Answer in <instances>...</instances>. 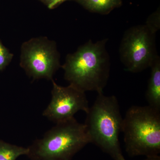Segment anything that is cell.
<instances>
[{
  "mask_svg": "<svg viewBox=\"0 0 160 160\" xmlns=\"http://www.w3.org/2000/svg\"><path fill=\"white\" fill-rule=\"evenodd\" d=\"M122 132L129 156H158L160 152V111L149 106H131L123 118Z\"/></svg>",
  "mask_w": 160,
  "mask_h": 160,
  "instance_id": "obj_4",
  "label": "cell"
},
{
  "mask_svg": "<svg viewBox=\"0 0 160 160\" xmlns=\"http://www.w3.org/2000/svg\"><path fill=\"white\" fill-rule=\"evenodd\" d=\"M146 25L152 32L156 33L160 28L159 12L157 11L152 14L146 21Z\"/></svg>",
  "mask_w": 160,
  "mask_h": 160,
  "instance_id": "obj_12",
  "label": "cell"
},
{
  "mask_svg": "<svg viewBox=\"0 0 160 160\" xmlns=\"http://www.w3.org/2000/svg\"><path fill=\"white\" fill-rule=\"evenodd\" d=\"M90 139L84 124L74 118L61 122L28 147L31 160H71Z\"/></svg>",
  "mask_w": 160,
  "mask_h": 160,
  "instance_id": "obj_3",
  "label": "cell"
},
{
  "mask_svg": "<svg viewBox=\"0 0 160 160\" xmlns=\"http://www.w3.org/2000/svg\"><path fill=\"white\" fill-rule=\"evenodd\" d=\"M123 160H126L124 159ZM145 160H160V157L159 156H158L152 157H148Z\"/></svg>",
  "mask_w": 160,
  "mask_h": 160,
  "instance_id": "obj_14",
  "label": "cell"
},
{
  "mask_svg": "<svg viewBox=\"0 0 160 160\" xmlns=\"http://www.w3.org/2000/svg\"><path fill=\"white\" fill-rule=\"evenodd\" d=\"M155 36L146 24L133 26L125 32L119 51L126 71L138 72L150 68L159 56Z\"/></svg>",
  "mask_w": 160,
  "mask_h": 160,
  "instance_id": "obj_5",
  "label": "cell"
},
{
  "mask_svg": "<svg viewBox=\"0 0 160 160\" xmlns=\"http://www.w3.org/2000/svg\"><path fill=\"white\" fill-rule=\"evenodd\" d=\"M108 39L93 42L91 40L68 54L62 67L64 78L84 92L102 93L108 82L110 61L106 48Z\"/></svg>",
  "mask_w": 160,
  "mask_h": 160,
  "instance_id": "obj_1",
  "label": "cell"
},
{
  "mask_svg": "<svg viewBox=\"0 0 160 160\" xmlns=\"http://www.w3.org/2000/svg\"><path fill=\"white\" fill-rule=\"evenodd\" d=\"M151 75L146 93L148 106L160 111V58H157L150 67Z\"/></svg>",
  "mask_w": 160,
  "mask_h": 160,
  "instance_id": "obj_8",
  "label": "cell"
},
{
  "mask_svg": "<svg viewBox=\"0 0 160 160\" xmlns=\"http://www.w3.org/2000/svg\"><path fill=\"white\" fill-rule=\"evenodd\" d=\"M51 102L43 115L56 124L74 118L78 112H88L89 106L85 92L71 85L64 87L53 80Z\"/></svg>",
  "mask_w": 160,
  "mask_h": 160,
  "instance_id": "obj_7",
  "label": "cell"
},
{
  "mask_svg": "<svg viewBox=\"0 0 160 160\" xmlns=\"http://www.w3.org/2000/svg\"><path fill=\"white\" fill-rule=\"evenodd\" d=\"M59 58L55 42L45 38H32L22 46L20 66L34 79L52 80L60 67Z\"/></svg>",
  "mask_w": 160,
  "mask_h": 160,
  "instance_id": "obj_6",
  "label": "cell"
},
{
  "mask_svg": "<svg viewBox=\"0 0 160 160\" xmlns=\"http://www.w3.org/2000/svg\"><path fill=\"white\" fill-rule=\"evenodd\" d=\"M40 1L46 4L49 9H52L58 6L61 3L69 0H40Z\"/></svg>",
  "mask_w": 160,
  "mask_h": 160,
  "instance_id": "obj_13",
  "label": "cell"
},
{
  "mask_svg": "<svg viewBox=\"0 0 160 160\" xmlns=\"http://www.w3.org/2000/svg\"><path fill=\"white\" fill-rule=\"evenodd\" d=\"M28 148L12 145L0 140V160H16L22 155H27Z\"/></svg>",
  "mask_w": 160,
  "mask_h": 160,
  "instance_id": "obj_10",
  "label": "cell"
},
{
  "mask_svg": "<svg viewBox=\"0 0 160 160\" xmlns=\"http://www.w3.org/2000/svg\"><path fill=\"white\" fill-rule=\"evenodd\" d=\"M13 55L3 45L0 40V71H2L10 63Z\"/></svg>",
  "mask_w": 160,
  "mask_h": 160,
  "instance_id": "obj_11",
  "label": "cell"
},
{
  "mask_svg": "<svg viewBox=\"0 0 160 160\" xmlns=\"http://www.w3.org/2000/svg\"><path fill=\"white\" fill-rule=\"evenodd\" d=\"M90 11L101 14L109 13L122 5V0H76Z\"/></svg>",
  "mask_w": 160,
  "mask_h": 160,
  "instance_id": "obj_9",
  "label": "cell"
},
{
  "mask_svg": "<svg viewBox=\"0 0 160 160\" xmlns=\"http://www.w3.org/2000/svg\"><path fill=\"white\" fill-rule=\"evenodd\" d=\"M86 113L85 125L90 139L114 160L125 159L119 141L123 118L115 96L98 93L94 103Z\"/></svg>",
  "mask_w": 160,
  "mask_h": 160,
  "instance_id": "obj_2",
  "label": "cell"
}]
</instances>
